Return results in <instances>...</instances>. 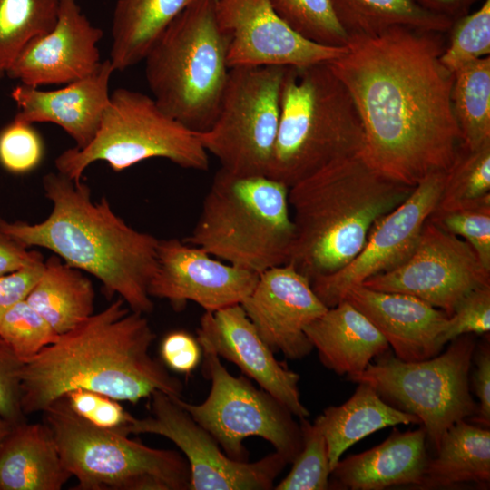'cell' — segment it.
Masks as SVG:
<instances>
[{
  "instance_id": "d6986e66",
  "label": "cell",
  "mask_w": 490,
  "mask_h": 490,
  "mask_svg": "<svg viewBox=\"0 0 490 490\" xmlns=\"http://www.w3.org/2000/svg\"><path fill=\"white\" fill-rule=\"evenodd\" d=\"M103 32L83 13L77 0H60L57 21L47 34L31 40L5 74L22 84H67L101 66L98 43Z\"/></svg>"
},
{
  "instance_id": "30bf717a",
  "label": "cell",
  "mask_w": 490,
  "mask_h": 490,
  "mask_svg": "<svg viewBox=\"0 0 490 490\" xmlns=\"http://www.w3.org/2000/svg\"><path fill=\"white\" fill-rule=\"evenodd\" d=\"M475 347L474 334H466L451 340L444 353L425 360L406 362L385 353L348 379L371 385L386 402L416 415L436 452L451 426L476 413L469 387Z\"/></svg>"
},
{
  "instance_id": "7402d4cb",
  "label": "cell",
  "mask_w": 490,
  "mask_h": 490,
  "mask_svg": "<svg viewBox=\"0 0 490 490\" xmlns=\"http://www.w3.org/2000/svg\"><path fill=\"white\" fill-rule=\"evenodd\" d=\"M113 72L107 59L91 75L57 90L42 91L20 83L11 92L18 108L14 119L29 124L54 123L72 137L76 148H83L100 128L110 102L109 83Z\"/></svg>"
},
{
  "instance_id": "ac0fdd59",
  "label": "cell",
  "mask_w": 490,
  "mask_h": 490,
  "mask_svg": "<svg viewBox=\"0 0 490 490\" xmlns=\"http://www.w3.org/2000/svg\"><path fill=\"white\" fill-rule=\"evenodd\" d=\"M240 306L269 348L289 359H301L314 349L304 329L328 309L310 280L289 263L260 273Z\"/></svg>"
},
{
  "instance_id": "1f68e13d",
  "label": "cell",
  "mask_w": 490,
  "mask_h": 490,
  "mask_svg": "<svg viewBox=\"0 0 490 490\" xmlns=\"http://www.w3.org/2000/svg\"><path fill=\"white\" fill-rule=\"evenodd\" d=\"M60 0H0V72L31 40L55 25Z\"/></svg>"
},
{
  "instance_id": "ffe728a7",
  "label": "cell",
  "mask_w": 490,
  "mask_h": 490,
  "mask_svg": "<svg viewBox=\"0 0 490 490\" xmlns=\"http://www.w3.org/2000/svg\"><path fill=\"white\" fill-rule=\"evenodd\" d=\"M197 338L205 341L220 358L236 365L293 416H309L300 400L299 375L275 358L240 304L205 311L200 319Z\"/></svg>"
},
{
  "instance_id": "f6af8a7d",
  "label": "cell",
  "mask_w": 490,
  "mask_h": 490,
  "mask_svg": "<svg viewBox=\"0 0 490 490\" xmlns=\"http://www.w3.org/2000/svg\"><path fill=\"white\" fill-rule=\"evenodd\" d=\"M475 368L473 387L479 400L477 410L472 420L484 427L490 426V347L487 340L475 350Z\"/></svg>"
},
{
  "instance_id": "cb8c5ba5",
  "label": "cell",
  "mask_w": 490,
  "mask_h": 490,
  "mask_svg": "<svg viewBox=\"0 0 490 490\" xmlns=\"http://www.w3.org/2000/svg\"><path fill=\"white\" fill-rule=\"evenodd\" d=\"M304 332L321 363L340 376L362 372L373 358L389 349L373 324L344 299L309 323Z\"/></svg>"
},
{
  "instance_id": "9c48e42d",
  "label": "cell",
  "mask_w": 490,
  "mask_h": 490,
  "mask_svg": "<svg viewBox=\"0 0 490 490\" xmlns=\"http://www.w3.org/2000/svg\"><path fill=\"white\" fill-rule=\"evenodd\" d=\"M152 158L184 169L209 168V153L197 132L165 113L152 96L121 87L110 94L94 138L83 148L64 151L54 164L58 172L80 181L95 162H105L119 172Z\"/></svg>"
},
{
  "instance_id": "4dcf8cb0",
  "label": "cell",
  "mask_w": 490,
  "mask_h": 490,
  "mask_svg": "<svg viewBox=\"0 0 490 490\" xmlns=\"http://www.w3.org/2000/svg\"><path fill=\"white\" fill-rule=\"evenodd\" d=\"M451 102L463 145L475 150L490 142V55L454 74Z\"/></svg>"
},
{
  "instance_id": "b9f144b4",
  "label": "cell",
  "mask_w": 490,
  "mask_h": 490,
  "mask_svg": "<svg viewBox=\"0 0 490 490\" xmlns=\"http://www.w3.org/2000/svg\"><path fill=\"white\" fill-rule=\"evenodd\" d=\"M24 364L0 338V416L13 426L26 421L21 405Z\"/></svg>"
},
{
  "instance_id": "2e32d148",
  "label": "cell",
  "mask_w": 490,
  "mask_h": 490,
  "mask_svg": "<svg viewBox=\"0 0 490 490\" xmlns=\"http://www.w3.org/2000/svg\"><path fill=\"white\" fill-rule=\"evenodd\" d=\"M216 16L228 41L230 68L307 67L330 63L347 50L304 38L277 15L270 0H216Z\"/></svg>"
},
{
  "instance_id": "603a6c76",
  "label": "cell",
  "mask_w": 490,
  "mask_h": 490,
  "mask_svg": "<svg viewBox=\"0 0 490 490\" xmlns=\"http://www.w3.org/2000/svg\"><path fill=\"white\" fill-rule=\"evenodd\" d=\"M424 426L400 432L396 427L381 444L339 459L331 481L339 489L382 490L393 485L419 486L428 462Z\"/></svg>"
},
{
  "instance_id": "9a60e30c",
  "label": "cell",
  "mask_w": 490,
  "mask_h": 490,
  "mask_svg": "<svg viewBox=\"0 0 490 490\" xmlns=\"http://www.w3.org/2000/svg\"><path fill=\"white\" fill-rule=\"evenodd\" d=\"M445 180L446 172H437L416 185L401 204L374 224L364 247L348 265L311 281L313 290L326 307L339 303L350 286L360 285L409 258L425 222L436 207Z\"/></svg>"
},
{
  "instance_id": "d6a6232c",
  "label": "cell",
  "mask_w": 490,
  "mask_h": 490,
  "mask_svg": "<svg viewBox=\"0 0 490 490\" xmlns=\"http://www.w3.org/2000/svg\"><path fill=\"white\" fill-rule=\"evenodd\" d=\"M487 196H490V142L475 150L462 145L446 172L434 211L455 210Z\"/></svg>"
},
{
  "instance_id": "5bb4252c",
  "label": "cell",
  "mask_w": 490,
  "mask_h": 490,
  "mask_svg": "<svg viewBox=\"0 0 490 490\" xmlns=\"http://www.w3.org/2000/svg\"><path fill=\"white\" fill-rule=\"evenodd\" d=\"M361 285L416 297L450 316L468 293L490 286V271L466 240L428 218L409 258Z\"/></svg>"
},
{
  "instance_id": "484cf974",
  "label": "cell",
  "mask_w": 490,
  "mask_h": 490,
  "mask_svg": "<svg viewBox=\"0 0 490 490\" xmlns=\"http://www.w3.org/2000/svg\"><path fill=\"white\" fill-rule=\"evenodd\" d=\"M358 384L346 402L327 407L314 420L325 437L331 471L348 448L374 432L397 425H421L416 415L386 402L371 385Z\"/></svg>"
},
{
  "instance_id": "7dc6e473",
  "label": "cell",
  "mask_w": 490,
  "mask_h": 490,
  "mask_svg": "<svg viewBox=\"0 0 490 490\" xmlns=\"http://www.w3.org/2000/svg\"><path fill=\"white\" fill-rule=\"evenodd\" d=\"M425 10L454 21L469 13L479 0H415Z\"/></svg>"
},
{
  "instance_id": "bcb514c9",
  "label": "cell",
  "mask_w": 490,
  "mask_h": 490,
  "mask_svg": "<svg viewBox=\"0 0 490 490\" xmlns=\"http://www.w3.org/2000/svg\"><path fill=\"white\" fill-rule=\"evenodd\" d=\"M42 260L39 251L28 250L0 230V278Z\"/></svg>"
},
{
  "instance_id": "ab89813d",
  "label": "cell",
  "mask_w": 490,
  "mask_h": 490,
  "mask_svg": "<svg viewBox=\"0 0 490 490\" xmlns=\"http://www.w3.org/2000/svg\"><path fill=\"white\" fill-rule=\"evenodd\" d=\"M490 330V286L474 289L448 317L446 328L438 338L441 348L451 340L466 335H482Z\"/></svg>"
},
{
  "instance_id": "7c38bea8",
  "label": "cell",
  "mask_w": 490,
  "mask_h": 490,
  "mask_svg": "<svg viewBox=\"0 0 490 490\" xmlns=\"http://www.w3.org/2000/svg\"><path fill=\"white\" fill-rule=\"evenodd\" d=\"M198 342L202 350L203 370L211 384L210 393L201 404H191L181 397L173 399L215 438L231 459L248 461L249 452L243 440L259 436L292 463L302 447L300 426L293 414L245 377L231 375L205 341Z\"/></svg>"
},
{
  "instance_id": "8d00e7d4",
  "label": "cell",
  "mask_w": 490,
  "mask_h": 490,
  "mask_svg": "<svg viewBox=\"0 0 490 490\" xmlns=\"http://www.w3.org/2000/svg\"><path fill=\"white\" fill-rule=\"evenodd\" d=\"M58 336L25 299L15 304L0 320V338L24 363L38 355Z\"/></svg>"
},
{
  "instance_id": "f35d334b",
  "label": "cell",
  "mask_w": 490,
  "mask_h": 490,
  "mask_svg": "<svg viewBox=\"0 0 490 490\" xmlns=\"http://www.w3.org/2000/svg\"><path fill=\"white\" fill-rule=\"evenodd\" d=\"M44 145L33 124L13 120L0 130V165L12 174L35 170L44 158Z\"/></svg>"
},
{
  "instance_id": "52a82bcc",
  "label": "cell",
  "mask_w": 490,
  "mask_h": 490,
  "mask_svg": "<svg viewBox=\"0 0 490 490\" xmlns=\"http://www.w3.org/2000/svg\"><path fill=\"white\" fill-rule=\"evenodd\" d=\"M227 54L216 0H191L143 60L152 98L189 129L206 131L216 117L227 83Z\"/></svg>"
},
{
  "instance_id": "8992f818",
  "label": "cell",
  "mask_w": 490,
  "mask_h": 490,
  "mask_svg": "<svg viewBox=\"0 0 490 490\" xmlns=\"http://www.w3.org/2000/svg\"><path fill=\"white\" fill-rule=\"evenodd\" d=\"M294 240L289 187L264 175L220 168L191 233L182 240L256 272L286 264Z\"/></svg>"
},
{
  "instance_id": "f1b7e54d",
  "label": "cell",
  "mask_w": 490,
  "mask_h": 490,
  "mask_svg": "<svg viewBox=\"0 0 490 490\" xmlns=\"http://www.w3.org/2000/svg\"><path fill=\"white\" fill-rule=\"evenodd\" d=\"M490 429L466 419L456 422L444 435L435 458H429L420 488H439L461 483L488 485Z\"/></svg>"
},
{
  "instance_id": "f546056e",
  "label": "cell",
  "mask_w": 490,
  "mask_h": 490,
  "mask_svg": "<svg viewBox=\"0 0 490 490\" xmlns=\"http://www.w3.org/2000/svg\"><path fill=\"white\" fill-rule=\"evenodd\" d=\"M331 1L349 35L376 34L394 26L446 33L453 22L425 10L415 0Z\"/></svg>"
},
{
  "instance_id": "d4e9b609",
  "label": "cell",
  "mask_w": 490,
  "mask_h": 490,
  "mask_svg": "<svg viewBox=\"0 0 490 490\" xmlns=\"http://www.w3.org/2000/svg\"><path fill=\"white\" fill-rule=\"evenodd\" d=\"M71 477L44 422L13 426L0 446V490H60Z\"/></svg>"
},
{
  "instance_id": "e575fe53",
  "label": "cell",
  "mask_w": 490,
  "mask_h": 490,
  "mask_svg": "<svg viewBox=\"0 0 490 490\" xmlns=\"http://www.w3.org/2000/svg\"><path fill=\"white\" fill-rule=\"evenodd\" d=\"M448 45L440 62L452 74L463 66L490 55V0L479 9L452 22Z\"/></svg>"
},
{
  "instance_id": "7a4b0ae2",
  "label": "cell",
  "mask_w": 490,
  "mask_h": 490,
  "mask_svg": "<svg viewBox=\"0 0 490 490\" xmlns=\"http://www.w3.org/2000/svg\"><path fill=\"white\" fill-rule=\"evenodd\" d=\"M144 315L118 298L25 362L24 414L43 412L77 388L132 404L154 391L181 397V381L150 353L156 335Z\"/></svg>"
},
{
  "instance_id": "6da1fadb",
  "label": "cell",
  "mask_w": 490,
  "mask_h": 490,
  "mask_svg": "<svg viewBox=\"0 0 490 490\" xmlns=\"http://www.w3.org/2000/svg\"><path fill=\"white\" fill-rule=\"evenodd\" d=\"M439 32L407 26L349 35L328 63L348 90L364 130L360 154L381 174L415 187L446 172L463 145L454 116V74Z\"/></svg>"
},
{
  "instance_id": "ee69618b",
  "label": "cell",
  "mask_w": 490,
  "mask_h": 490,
  "mask_svg": "<svg viewBox=\"0 0 490 490\" xmlns=\"http://www.w3.org/2000/svg\"><path fill=\"white\" fill-rule=\"evenodd\" d=\"M44 265V259L0 278V320L8 309L26 298Z\"/></svg>"
},
{
  "instance_id": "7bdbcfd3",
  "label": "cell",
  "mask_w": 490,
  "mask_h": 490,
  "mask_svg": "<svg viewBox=\"0 0 490 490\" xmlns=\"http://www.w3.org/2000/svg\"><path fill=\"white\" fill-rule=\"evenodd\" d=\"M160 352L163 364L180 373L191 372L202 357L197 338L181 330L167 334L161 343Z\"/></svg>"
},
{
  "instance_id": "83f0119b",
  "label": "cell",
  "mask_w": 490,
  "mask_h": 490,
  "mask_svg": "<svg viewBox=\"0 0 490 490\" xmlns=\"http://www.w3.org/2000/svg\"><path fill=\"white\" fill-rule=\"evenodd\" d=\"M191 0H116L109 61L124 71L143 61L168 24Z\"/></svg>"
},
{
  "instance_id": "4316f807",
  "label": "cell",
  "mask_w": 490,
  "mask_h": 490,
  "mask_svg": "<svg viewBox=\"0 0 490 490\" xmlns=\"http://www.w3.org/2000/svg\"><path fill=\"white\" fill-rule=\"evenodd\" d=\"M94 299L93 285L83 271L54 254L44 260L42 274L25 300L60 335L94 313Z\"/></svg>"
},
{
  "instance_id": "4fadbf2b",
  "label": "cell",
  "mask_w": 490,
  "mask_h": 490,
  "mask_svg": "<svg viewBox=\"0 0 490 490\" xmlns=\"http://www.w3.org/2000/svg\"><path fill=\"white\" fill-rule=\"evenodd\" d=\"M149 398L150 416H132L127 424L114 430L127 436L154 434L174 443L190 466L189 490H270L289 464L277 452L252 463L231 459L172 397L154 391Z\"/></svg>"
},
{
  "instance_id": "5b68a950",
  "label": "cell",
  "mask_w": 490,
  "mask_h": 490,
  "mask_svg": "<svg viewBox=\"0 0 490 490\" xmlns=\"http://www.w3.org/2000/svg\"><path fill=\"white\" fill-rule=\"evenodd\" d=\"M363 146L357 107L328 63L287 67L268 177L290 188L335 162L359 154Z\"/></svg>"
},
{
  "instance_id": "44dd1931",
  "label": "cell",
  "mask_w": 490,
  "mask_h": 490,
  "mask_svg": "<svg viewBox=\"0 0 490 490\" xmlns=\"http://www.w3.org/2000/svg\"><path fill=\"white\" fill-rule=\"evenodd\" d=\"M360 311L392 347L395 357L406 362L438 355V338L448 315L407 294L380 291L363 285L346 289L342 300Z\"/></svg>"
},
{
  "instance_id": "ba28073f",
  "label": "cell",
  "mask_w": 490,
  "mask_h": 490,
  "mask_svg": "<svg viewBox=\"0 0 490 490\" xmlns=\"http://www.w3.org/2000/svg\"><path fill=\"white\" fill-rule=\"evenodd\" d=\"M74 490H189L190 466L178 451L148 446L76 415L64 397L43 412Z\"/></svg>"
},
{
  "instance_id": "60d3db41",
  "label": "cell",
  "mask_w": 490,
  "mask_h": 490,
  "mask_svg": "<svg viewBox=\"0 0 490 490\" xmlns=\"http://www.w3.org/2000/svg\"><path fill=\"white\" fill-rule=\"evenodd\" d=\"M64 397L76 415L101 428L118 429L132 416L117 400L98 392L77 388Z\"/></svg>"
},
{
  "instance_id": "74e56055",
  "label": "cell",
  "mask_w": 490,
  "mask_h": 490,
  "mask_svg": "<svg viewBox=\"0 0 490 490\" xmlns=\"http://www.w3.org/2000/svg\"><path fill=\"white\" fill-rule=\"evenodd\" d=\"M429 220L466 240L490 271V196L455 210L433 211Z\"/></svg>"
},
{
  "instance_id": "c3c4849f",
  "label": "cell",
  "mask_w": 490,
  "mask_h": 490,
  "mask_svg": "<svg viewBox=\"0 0 490 490\" xmlns=\"http://www.w3.org/2000/svg\"><path fill=\"white\" fill-rule=\"evenodd\" d=\"M12 427L13 425L0 416V446L11 431Z\"/></svg>"
},
{
  "instance_id": "836d02e7",
  "label": "cell",
  "mask_w": 490,
  "mask_h": 490,
  "mask_svg": "<svg viewBox=\"0 0 490 490\" xmlns=\"http://www.w3.org/2000/svg\"><path fill=\"white\" fill-rule=\"evenodd\" d=\"M277 15L295 32L318 44L343 47L349 34L331 0H270Z\"/></svg>"
},
{
  "instance_id": "e0dca14e",
  "label": "cell",
  "mask_w": 490,
  "mask_h": 490,
  "mask_svg": "<svg viewBox=\"0 0 490 490\" xmlns=\"http://www.w3.org/2000/svg\"><path fill=\"white\" fill-rule=\"evenodd\" d=\"M203 249L172 238L159 240L157 267L148 292L179 310L192 301L207 312L240 304L259 275L213 259Z\"/></svg>"
},
{
  "instance_id": "d590c367",
  "label": "cell",
  "mask_w": 490,
  "mask_h": 490,
  "mask_svg": "<svg viewBox=\"0 0 490 490\" xmlns=\"http://www.w3.org/2000/svg\"><path fill=\"white\" fill-rule=\"evenodd\" d=\"M302 447L292 461V468L275 490H326L331 473L325 437L313 422L299 418Z\"/></svg>"
},
{
  "instance_id": "277c9868",
  "label": "cell",
  "mask_w": 490,
  "mask_h": 490,
  "mask_svg": "<svg viewBox=\"0 0 490 490\" xmlns=\"http://www.w3.org/2000/svg\"><path fill=\"white\" fill-rule=\"evenodd\" d=\"M357 154L289 188L294 240L287 263L310 282L348 265L370 230L413 191Z\"/></svg>"
},
{
  "instance_id": "8fae6325",
  "label": "cell",
  "mask_w": 490,
  "mask_h": 490,
  "mask_svg": "<svg viewBox=\"0 0 490 490\" xmlns=\"http://www.w3.org/2000/svg\"><path fill=\"white\" fill-rule=\"evenodd\" d=\"M287 67L230 68L216 117L199 139L221 168L241 176H268L280 116Z\"/></svg>"
},
{
  "instance_id": "3957f363",
  "label": "cell",
  "mask_w": 490,
  "mask_h": 490,
  "mask_svg": "<svg viewBox=\"0 0 490 490\" xmlns=\"http://www.w3.org/2000/svg\"><path fill=\"white\" fill-rule=\"evenodd\" d=\"M43 188L52 203L45 220L31 224L0 218V230L26 248L47 249L93 275L108 299L118 295L131 310L152 312L148 287L157 267L159 240L128 225L105 196L93 201L83 181L49 172L43 177Z\"/></svg>"
},
{
  "instance_id": "681fc988",
  "label": "cell",
  "mask_w": 490,
  "mask_h": 490,
  "mask_svg": "<svg viewBox=\"0 0 490 490\" xmlns=\"http://www.w3.org/2000/svg\"><path fill=\"white\" fill-rule=\"evenodd\" d=\"M5 74L3 73L0 72V80L2 79V77L4 76Z\"/></svg>"
}]
</instances>
